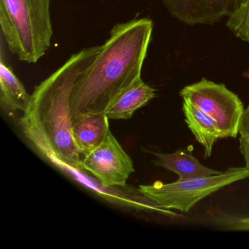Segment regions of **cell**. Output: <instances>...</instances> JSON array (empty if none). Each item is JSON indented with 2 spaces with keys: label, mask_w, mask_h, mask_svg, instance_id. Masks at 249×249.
Returning <instances> with one entry per match:
<instances>
[{
  "label": "cell",
  "mask_w": 249,
  "mask_h": 249,
  "mask_svg": "<svg viewBox=\"0 0 249 249\" xmlns=\"http://www.w3.org/2000/svg\"><path fill=\"white\" fill-rule=\"evenodd\" d=\"M51 0H0V26L18 60L36 64L51 46Z\"/></svg>",
  "instance_id": "cell-3"
},
{
  "label": "cell",
  "mask_w": 249,
  "mask_h": 249,
  "mask_svg": "<svg viewBox=\"0 0 249 249\" xmlns=\"http://www.w3.org/2000/svg\"><path fill=\"white\" fill-rule=\"evenodd\" d=\"M83 166L103 187H124L135 171L133 161L110 130L104 142L84 157Z\"/></svg>",
  "instance_id": "cell-6"
},
{
  "label": "cell",
  "mask_w": 249,
  "mask_h": 249,
  "mask_svg": "<svg viewBox=\"0 0 249 249\" xmlns=\"http://www.w3.org/2000/svg\"><path fill=\"white\" fill-rule=\"evenodd\" d=\"M157 157L156 165L163 167L178 176V180H186L193 178L204 177L221 173L213 169L201 164L191 152L186 150H178L172 154L153 153Z\"/></svg>",
  "instance_id": "cell-9"
},
{
  "label": "cell",
  "mask_w": 249,
  "mask_h": 249,
  "mask_svg": "<svg viewBox=\"0 0 249 249\" xmlns=\"http://www.w3.org/2000/svg\"><path fill=\"white\" fill-rule=\"evenodd\" d=\"M154 24L149 18L116 24L98 54L78 78L71 96L72 123L105 113L113 102L141 78Z\"/></svg>",
  "instance_id": "cell-2"
},
{
  "label": "cell",
  "mask_w": 249,
  "mask_h": 249,
  "mask_svg": "<svg viewBox=\"0 0 249 249\" xmlns=\"http://www.w3.org/2000/svg\"><path fill=\"white\" fill-rule=\"evenodd\" d=\"M154 97L155 90L140 78L113 102L106 110V116L109 119H129Z\"/></svg>",
  "instance_id": "cell-10"
},
{
  "label": "cell",
  "mask_w": 249,
  "mask_h": 249,
  "mask_svg": "<svg viewBox=\"0 0 249 249\" xmlns=\"http://www.w3.org/2000/svg\"><path fill=\"white\" fill-rule=\"evenodd\" d=\"M170 15L189 26L213 25L232 15L246 0H161Z\"/></svg>",
  "instance_id": "cell-7"
},
{
  "label": "cell",
  "mask_w": 249,
  "mask_h": 249,
  "mask_svg": "<svg viewBox=\"0 0 249 249\" xmlns=\"http://www.w3.org/2000/svg\"><path fill=\"white\" fill-rule=\"evenodd\" d=\"M227 27L236 37L249 43V0L228 18Z\"/></svg>",
  "instance_id": "cell-13"
},
{
  "label": "cell",
  "mask_w": 249,
  "mask_h": 249,
  "mask_svg": "<svg viewBox=\"0 0 249 249\" xmlns=\"http://www.w3.org/2000/svg\"><path fill=\"white\" fill-rule=\"evenodd\" d=\"M183 111L188 127L203 146L205 157H211L213 148L221 133L215 121L193 105L183 101Z\"/></svg>",
  "instance_id": "cell-12"
},
{
  "label": "cell",
  "mask_w": 249,
  "mask_h": 249,
  "mask_svg": "<svg viewBox=\"0 0 249 249\" xmlns=\"http://www.w3.org/2000/svg\"><path fill=\"white\" fill-rule=\"evenodd\" d=\"M249 178L247 167H230L213 176L178 180L173 183L157 181L151 185H141L139 192L160 208L188 212L211 194Z\"/></svg>",
  "instance_id": "cell-4"
},
{
  "label": "cell",
  "mask_w": 249,
  "mask_h": 249,
  "mask_svg": "<svg viewBox=\"0 0 249 249\" xmlns=\"http://www.w3.org/2000/svg\"><path fill=\"white\" fill-rule=\"evenodd\" d=\"M102 46L74 53L35 88L20 119L23 133L35 148L59 168L84 170L72 134L71 96L78 78L94 61Z\"/></svg>",
  "instance_id": "cell-1"
},
{
  "label": "cell",
  "mask_w": 249,
  "mask_h": 249,
  "mask_svg": "<svg viewBox=\"0 0 249 249\" xmlns=\"http://www.w3.org/2000/svg\"><path fill=\"white\" fill-rule=\"evenodd\" d=\"M109 119L105 113L89 115L75 122L72 126L74 141L84 157L98 148L110 131Z\"/></svg>",
  "instance_id": "cell-8"
},
{
  "label": "cell",
  "mask_w": 249,
  "mask_h": 249,
  "mask_svg": "<svg viewBox=\"0 0 249 249\" xmlns=\"http://www.w3.org/2000/svg\"><path fill=\"white\" fill-rule=\"evenodd\" d=\"M0 102L4 110L24 112L27 109L31 95L27 92L12 68L5 63L2 53L0 56Z\"/></svg>",
  "instance_id": "cell-11"
},
{
  "label": "cell",
  "mask_w": 249,
  "mask_h": 249,
  "mask_svg": "<svg viewBox=\"0 0 249 249\" xmlns=\"http://www.w3.org/2000/svg\"><path fill=\"white\" fill-rule=\"evenodd\" d=\"M179 94L183 101L200 109L215 121L221 138L237 136L244 107L238 96L224 84L202 78L182 89Z\"/></svg>",
  "instance_id": "cell-5"
},
{
  "label": "cell",
  "mask_w": 249,
  "mask_h": 249,
  "mask_svg": "<svg viewBox=\"0 0 249 249\" xmlns=\"http://www.w3.org/2000/svg\"><path fill=\"white\" fill-rule=\"evenodd\" d=\"M240 150L246 160V167L249 169V138L240 136Z\"/></svg>",
  "instance_id": "cell-15"
},
{
  "label": "cell",
  "mask_w": 249,
  "mask_h": 249,
  "mask_svg": "<svg viewBox=\"0 0 249 249\" xmlns=\"http://www.w3.org/2000/svg\"><path fill=\"white\" fill-rule=\"evenodd\" d=\"M238 228L243 230H249V218L242 219L239 221Z\"/></svg>",
  "instance_id": "cell-16"
},
{
  "label": "cell",
  "mask_w": 249,
  "mask_h": 249,
  "mask_svg": "<svg viewBox=\"0 0 249 249\" xmlns=\"http://www.w3.org/2000/svg\"><path fill=\"white\" fill-rule=\"evenodd\" d=\"M239 134H240V136L249 138V106L247 108L245 109L244 113H243L241 123H240Z\"/></svg>",
  "instance_id": "cell-14"
}]
</instances>
